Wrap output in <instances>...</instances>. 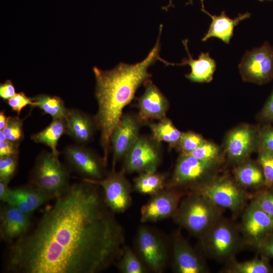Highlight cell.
<instances>
[{
    "mask_svg": "<svg viewBox=\"0 0 273 273\" xmlns=\"http://www.w3.org/2000/svg\"><path fill=\"white\" fill-rule=\"evenodd\" d=\"M101 188L83 178L70 185L35 225L10 244V273H98L116 264L125 246L123 228Z\"/></svg>",
    "mask_w": 273,
    "mask_h": 273,
    "instance_id": "cell-1",
    "label": "cell"
},
{
    "mask_svg": "<svg viewBox=\"0 0 273 273\" xmlns=\"http://www.w3.org/2000/svg\"><path fill=\"white\" fill-rule=\"evenodd\" d=\"M162 28L160 25L154 47L142 61L134 64L120 63L109 70L93 68L98 105L94 119L100 131L103 159L106 164L112 135L120 122L122 110L133 99L138 88L151 76L148 68L159 57Z\"/></svg>",
    "mask_w": 273,
    "mask_h": 273,
    "instance_id": "cell-2",
    "label": "cell"
},
{
    "mask_svg": "<svg viewBox=\"0 0 273 273\" xmlns=\"http://www.w3.org/2000/svg\"><path fill=\"white\" fill-rule=\"evenodd\" d=\"M222 210L203 195L187 192L173 218L181 228L200 238L222 217Z\"/></svg>",
    "mask_w": 273,
    "mask_h": 273,
    "instance_id": "cell-3",
    "label": "cell"
},
{
    "mask_svg": "<svg viewBox=\"0 0 273 273\" xmlns=\"http://www.w3.org/2000/svg\"><path fill=\"white\" fill-rule=\"evenodd\" d=\"M199 239L204 256L224 263L235 258L245 244L239 226L222 216Z\"/></svg>",
    "mask_w": 273,
    "mask_h": 273,
    "instance_id": "cell-4",
    "label": "cell"
},
{
    "mask_svg": "<svg viewBox=\"0 0 273 273\" xmlns=\"http://www.w3.org/2000/svg\"><path fill=\"white\" fill-rule=\"evenodd\" d=\"M58 156L52 152H41L31 170L28 182L51 199L61 195L70 186L69 170Z\"/></svg>",
    "mask_w": 273,
    "mask_h": 273,
    "instance_id": "cell-5",
    "label": "cell"
},
{
    "mask_svg": "<svg viewBox=\"0 0 273 273\" xmlns=\"http://www.w3.org/2000/svg\"><path fill=\"white\" fill-rule=\"evenodd\" d=\"M222 160L206 161L180 155L166 187L190 192L217 176Z\"/></svg>",
    "mask_w": 273,
    "mask_h": 273,
    "instance_id": "cell-6",
    "label": "cell"
},
{
    "mask_svg": "<svg viewBox=\"0 0 273 273\" xmlns=\"http://www.w3.org/2000/svg\"><path fill=\"white\" fill-rule=\"evenodd\" d=\"M190 192L203 195L216 206L229 210L235 216L242 213L249 198L245 189L228 176H217Z\"/></svg>",
    "mask_w": 273,
    "mask_h": 273,
    "instance_id": "cell-7",
    "label": "cell"
},
{
    "mask_svg": "<svg viewBox=\"0 0 273 273\" xmlns=\"http://www.w3.org/2000/svg\"><path fill=\"white\" fill-rule=\"evenodd\" d=\"M239 69L245 81L257 84L268 83L273 78V47L265 42L261 47L247 51Z\"/></svg>",
    "mask_w": 273,
    "mask_h": 273,
    "instance_id": "cell-8",
    "label": "cell"
},
{
    "mask_svg": "<svg viewBox=\"0 0 273 273\" xmlns=\"http://www.w3.org/2000/svg\"><path fill=\"white\" fill-rule=\"evenodd\" d=\"M124 173L112 170L100 180L85 178L101 188L106 204L115 214L123 213L132 204L131 187Z\"/></svg>",
    "mask_w": 273,
    "mask_h": 273,
    "instance_id": "cell-9",
    "label": "cell"
},
{
    "mask_svg": "<svg viewBox=\"0 0 273 273\" xmlns=\"http://www.w3.org/2000/svg\"><path fill=\"white\" fill-rule=\"evenodd\" d=\"M186 193L181 190L166 187L151 196L141 209V222H154L173 218Z\"/></svg>",
    "mask_w": 273,
    "mask_h": 273,
    "instance_id": "cell-10",
    "label": "cell"
},
{
    "mask_svg": "<svg viewBox=\"0 0 273 273\" xmlns=\"http://www.w3.org/2000/svg\"><path fill=\"white\" fill-rule=\"evenodd\" d=\"M259 128L241 124L232 129L224 142V151L229 160L237 165L248 159L258 150Z\"/></svg>",
    "mask_w": 273,
    "mask_h": 273,
    "instance_id": "cell-11",
    "label": "cell"
},
{
    "mask_svg": "<svg viewBox=\"0 0 273 273\" xmlns=\"http://www.w3.org/2000/svg\"><path fill=\"white\" fill-rule=\"evenodd\" d=\"M239 229L245 244L253 247L273 232V218L251 200L242 212Z\"/></svg>",
    "mask_w": 273,
    "mask_h": 273,
    "instance_id": "cell-12",
    "label": "cell"
},
{
    "mask_svg": "<svg viewBox=\"0 0 273 273\" xmlns=\"http://www.w3.org/2000/svg\"><path fill=\"white\" fill-rule=\"evenodd\" d=\"M136 246L142 261L154 272H162L168 259L165 245L156 234L148 227H139L136 238Z\"/></svg>",
    "mask_w": 273,
    "mask_h": 273,
    "instance_id": "cell-13",
    "label": "cell"
},
{
    "mask_svg": "<svg viewBox=\"0 0 273 273\" xmlns=\"http://www.w3.org/2000/svg\"><path fill=\"white\" fill-rule=\"evenodd\" d=\"M64 155L70 167L84 178L100 180L104 177L106 163L90 150L81 146H69Z\"/></svg>",
    "mask_w": 273,
    "mask_h": 273,
    "instance_id": "cell-14",
    "label": "cell"
},
{
    "mask_svg": "<svg viewBox=\"0 0 273 273\" xmlns=\"http://www.w3.org/2000/svg\"><path fill=\"white\" fill-rule=\"evenodd\" d=\"M156 145L145 137H140L125 157L124 172L156 171L160 162Z\"/></svg>",
    "mask_w": 273,
    "mask_h": 273,
    "instance_id": "cell-15",
    "label": "cell"
},
{
    "mask_svg": "<svg viewBox=\"0 0 273 273\" xmlns=\"http://www.w3.org/2000/svg\"><path fill=\"white\" fill-rule=\"evenodd\" d=\"M172 267L176 273H207L209 272L203 256L198 253L179 234L172 239Z\"/></svg>",
    "mask_w": 273,
    "mask_h": 273,
    "instance_id": "cell-16",
    "label": "cell"
},
{
    "mask_svg": "<svg viewBox=\"0 0 273 273\" xmlns=\"http://www.w3.org/2000/svg\"><path fill=\"white\" fill-rule=\"evenodd\" d=\"M142 122L138 117L129 114L122 115L111 140L113 151V170L117 161L125 157L139 139Z\"/></svg>",
    "mask_w": 273,
    "mask_h": 273,
    "instance_id": "cell-17",
    "label": "cell"
},
{
    "mask_svg": "<svg viewBox=\"0 0 273 273\" xmlns=\"http://www.w3.org/2000/svg\"><path fill=\"white\" fill-rule=\"evenodd\" d=\"M31 216L3 203L0 209V237L9 244L23 236L30 228Z\"/></svg>",
    "mask_w": 273,
    "mask_h": 273,
    "instance_id": "cell-18",
    "label": "cell"
},
{
    "mask_svg": "<svg viewBox=\"0 0 273 273\" xmlns=\"http://www.w3.org/2000/svg\"><path fill=\"white\" fill-rule=\"evenodd\" d=\"M144 84L145 92L138 99V117L142 122L150 120H161L165 117L168 102L153 82L147 79Z\"/></svg>",
    "mask_w": 273,
    "mask_h": 273,
    "instance_id": "cell-19",
    "label": "cell"
},
{
    "mask_svg": "<svg viewBox=\"0 0 273 273\" xmlns=\"http://www.w3.org/2000/svg\"><path fill=\"white\" fill-rule=\"evenodd\" d=\"M50 200L51 199L47 195L28 183L10 188L6 204L31 216L36 210Z\"/></svg>",
    "mask_w": 273,
    "mask_h": 273,
    "instance_id": "cell-20",
    "label": "cell"
},
{
    "mask_svg": "<svg viewBox=\"0 0 273 273\" xmlns=\"http://www.w3.org/2000/svg\"><path fill=\"white\" fill-rule=\"evenodd\" d=\"M183 43L188 55V58H184L180 63L168 62L160 57L158 60L161 61L166 65L183 66L189 65L191 67V72L186 77L194 82L204 83L211 81L216 69V63L208 52L201 53L198 59H193L188 48V39L183 40Z\"/></svg>",
    "mask_w": 273,
    "mask_h": 273,
    "instance_id": "cell-21",
    "label": "cell"
},
{
    "mask_svg": "<svg viewBox=\"0 0 273 273\" xmlns=\"http://www.w3.org/2000/svg\"><path fill=\"white\" fill-rule=\"evenodd\" d=\"M64 118L66 133L78 143H86L91 140L97 128L94 119L76 109H67Z\"/></svg>",
    "mask_w": 273,
    "mask_h": 273,
    "instance_id": "cell-22",
    "label": "cell"
},
{
    "mask_svg": "<svg viewBox=\"0 0 273 273\" xmlns=\"http://www.w3.org/2000/svg\"><path fill=\"white\" fill-rule=\"evenodd\" d=\"M201 11L209 15L212 19L207 32L202 39L203 41L211 37H216L225 43H229L235 26L251 16V14L247 12L239 14L236 18L231 19L226 15L224 11H222L220 15L216 16L211 15L203 8L201 9Z\"/></svg>",
    "mask_w": 273,
    "mask_h": 273,
    "instance_id": "cell-23",
    "label": "cell"
},
{
    "mask_svg": "<svg viewBox=\"0 0 273 273\" xmlns=\"http://www.w3.org/2000/svg\"><path fill=\"white\" fill-rule=\"evenodd\" d=\"M235 180L245 189H260L265 186L262 169L258 162L249 159L236 165L233 170Z\"/></svg>",
    "mask_w": 273,
    "mask_h": 273,
    "instance_id": "cell-24",
    "label": "cell"
},
{
    "mask_svg": "<svg viewBox=\"0 0 273 273\" xmlns=\"http://www.w3.org/2000/svg\"><path fill=\"white\" fill-rule=\"evenodd\" d=\"M220 270L221 273H272L273 267L268 258L260 255L252 259L238 261L234 258Z\"/></svg>",
    "mask_w": 273,
    "mask_h": 273,
    "instance_id": "cell-25",
    "label": "cell"
},
{
    "mask_svg": "<svg viewBox=\"0 0 273 273\" xmlns=\"http://www.w3.org/2000/svg\"><path fill=\"white\" fill-rule=\"evenodd\" d=\"M66 131L65 118L54 119L52 122L41 131L33 134L31 139L35 143H41L51 149V152L58 155L57 149L58 142Z\"/></svg>",
    "mask_w": 273,
    "mask_h": 273,
    "instance_id": "cell-26",
    "label": "cell"
},
{
    "mask_svg": "<svg viewBox=\"0 0 273 273\" xmlns=\"http://www.w3.org/2000/svg\"><path fill=\"white\" fill-rule=\"evenodd\" d=\"M167 182L163 173L143 172L134 179V189L140 194L152 196L166 188Z\"/></svg>",
    "mask_w": 273,
    "mask_h": 273,
    "instance_id": "cell-27",
    "label": "cell"
},
{
    "mask_svg": "<svg viewBox=\"0 0 273 273\" xmlns=\"http://www.w3.org/2000/svg\"><path fill=\"white\" fill-rule=\"evenodd\" d=\"M153 139L156 142H165L172 147L177 146L182 134L172 122L164 117L157 123H149Z\"/></svg>",
    "mask_w": 273,
    "mask_h": 273,
    "instance_id": "cell-28",
    "label": "cell"
},
{
    "mask_svg": "<svg viewBox=\"0 0 273 273\" xmlns=\"http://www.w3.org/2000/svg\"><path fill=\"white\" fill-rule=\"evenodd\" d=\"M32 100V106L38 107L53 119L65 118L68 109L59 97L42 94L33 98Z\"/></svg>",
    "mask_w": 273,
    "mask_h": 273,
    "instance_id": "cell-29",
    "label": "cell"
},
{
    "mask_svg": "<svg viewBox=\"0 0 273 273\" xmlns=\"http://www.w3.org/2000/svg\"><path fill=\"white\" fill-rule=\"evenodd\" d=\"M116 264L119 271L122 273H144L146 271L143 261L126 245Z\"/></svg>",
    "mask_w": 273,
    "mask_h": 273,
    "instance_id": "cell-30",
    "label": "cell"
},
{
    "mask_svg": "<svg viewBox=\"0 0 273 273\" xmlns=\"http://www.w3.org/2000/svg\"><path fill=\"white\" fill-rule=\"evenodd\" d=\"M186 155L202 160H222L219 148L215 144L207 141L195 150Z\"/></svg>",
    "mask_w": 273,
    "mask_h": 273,
    "instance_id": "cell-31",
    "label": "cell"
},
{
    "mask_svg": "<svg viewBox=\"0 0 273 273\" xmlns=\"http://www.w3.org/2000/svg\"><path fill=\"white\" fill-rule=\"evenodd\" d=\"M3 131L7 140L19 145L24 138L22 120L18 116H10Z\"/></svg>",
    "mask_w": 273,
    "mask_h": 273,
    "instance_id": "cell-32",
    "label": "cell"
},
{
    "mask_svg": "<svg viewBox=\"0 0 273 273\" xmlns=\"http://www.w3.org/2000/svg\"><path fill=\"white\" fill-rule=\"evenodd\" d=\"M206 140L200 134L193 132H183L178 143L181 154L190 153L200 147Z\"/></svg>",
    "mask_w": 273,
    "mask_h": 273,
    "instance_id": "cell-33",
    "label": "cell"
},
{
    "mask_svg": "<svg viewBox=\"0 0 273 273\" xmlns=\"http://www.w3.org/2000/svg\"><path fill=\"white\" fill-rule=\"evenodd\" d=\"M273 218V187H262L254 195L252 200Z\"/></svg>",
    "mask_w": 273,
    "mask_h": 273,
    "instance_id": "cell-34",
    "label": "cell"
},
{
    "mask_svg": "<svg viewBox=\"0 0 273 273\" xmlns=\"http://www.w3.org/2000/svg\"><path fill=\"white\" fill-rule=\"evenodd\" d=\"M258 162L260 165L265 178V187H273V153L258 150Z\"/></svg>",
    "mask_w": 273,
    "mask_h": 273,
    "instance_id": "cell-35",
    "label": "cell"
},
{
    "mask_svg": "<svg viewBox=\"0 0 273 273\" xmlns=\"http://www.w3.org/2000/svg\"><path fill=\"white\" fill-rule=\"evenodd\" d=\"M18 165V156L0 158V181L6 184L14 176Z\"/></svg>",
    "mask_w": 273,
    "mask_h": 273,
    "instance_id": "cell-36",
    "label": "cell"
},
{
    "mask_svg": "<svg viewBox=\"0 0 273 273\" xmlns=\"http://www.w3.org/2000/svg\"><path fill=\"white\" fill-rule=\"evenodd\" d=\"M258 150L273 153V126L270 125L259 128Z\"/></svg>",
    "mask_w": 273,
    "mask_h": 273,
    "instance_id": "cell-37",
    "label": "cell"
},
{
    "mask_svg": "<svg viewBox=\"0 0 273 273\" xmlns=\"http://www.w3.org/2000/svg\"><path fill=\"white\" fill-rule=\"evenodd\" d=\"M8 104L12 110L17 112L18 116L21 110L27 105H33L32 98L28 97L23 92L16 94L8 100Z\"/></svg>",
    "mask_w": 273,
    "mask_h": 273,
    "instance_id": "cell-38",
    "label": "cell"
},
{
    "mask_svg": "<svg viewBox=\"0 0 273 273\" xmlns=\"http://www.w3.org/2000/svg\"><path fill=\"white\" fill-rule=\"evenodd\" d=\"M253 248L261 256L273 258V232L269 234Z\"/></svg>",
    "mask_w": 273,
    "mask_h": 273,
    "instance_id": "cell-39",
    "label": "cell"
},
{
    "mask_svg": "<svg viewBox=\"0 0 273 273\" xmlns=\"http://www.w3.org/2000/svg\"><path fill=\"white\" fill-rule=\"evenodd\" d=\"M263 122H273V90L258 115Z\"/></svg>",
    "mask_w": 273,
    "mask_h": 273,
    "instance_id": "cell-40",
    "label": "cell"
},
{
    "mask_svg": "<svg viewBox=\"0 0 273 273\" xmlns=\"http://www.w3.org/2000/svg\"><path fill=\"white\" fill-rule=\"evenodd\" d=\"M18 145L6 140L0 142V158L18 156Z\"/></svg>",
    "mask_w": 273,
    "mask_h": 273,
    "instance_id": "cell-41",
    "label": "cell"
},
{
    "mask_svg": "<svg viewBox=\"0 0 273 273\" xmlns=\"http://www.w3.org/2000/svg\"><path fill=\"white\" fill-rule=\"evenodd\" d=\"M15 88L11 81L8 80L0 85V97L8 100L16 94Z\"/></svg>",
    "mask_w": 273,
    "mask_h": 273,
    "instance_id": "cell-42",
    "label": "cell"
},
{
    "mask_svg": "<svg viewBox=\"0 0 273 273\" xmlns=\"http://www.w3.org/2000/svg\"><path fill=\"white\" fill-rule=\"evenodd\" d=\"M10 189L8 185L0 181V200L3 203H6Z\"/></svg>",
    "mask_w": 273,
    "mask_h": 273,
    "instance_id": "cell-43",
    "label": "cell"
},
{
    "mask_svg": "<svg viewBox=\"0 0 273 273\" xmlns=\"http://www.w3.org/2000/svg\"><path fill=\"white\" fill-rule=\"evenodd\" d=\"M10 116H7L3 111L0 112V130H3L6 126Z\"/></svg>",
    "mask_w": 273,
    "mask_h": 273,
    "instance_id": "cell-44",
    "label": "cell"
},
{
    "mask_svg": "<svg viewBox=\"0 0 273 273\" xmlns=\"http://www.w3.org/2000/svg\"><path fill=\"white\" fill-rule=\"evenodd\" d=\"M6 140V138L5 135V133L3 130H0V142H3Z\"/></svg>",
    "mask_w": 273,
    "mask_h": 273,
    "instance_id": "cell-45",
    "label": "cell"
},
{
    "mask_svg": "<svg viewBox=\"0 0 273 273\" xmlns=\"http://www.w3.org/2000/svg\"><path fill=\"white\" fill-rule=\"evenodd\" d=\"M193 0H189V2L186 4V5H188V4H192V2H193ZM201 2V4H202V8L204 9V0H200Z\"/></svg>",
    "mask_w": 273,
    "mask_h": 273,
    "instance_id": "cell-46",
    "label": "cell"
},
{
    "mask_svg": "<svg viewBox=\"0 0 273 273\" xmlns=\"http://www.w3.org/2000/svg\"><path fill=\"white\" fill-rule=\"evenodd\" d=\"M172 5V0H170L169 4L166 8H165V9L167 10L169 7L171 6Z\"/></svg>",
    "mask_w": 273,
    "mask_h": 273,
    "instance_id": "cell-47",
    "label": "cell"
},
{
    "mask_svg": "<svg viewBox=\"0 0 273 273\" xmlns=\"http://www.w3.org/2000/svg\"><path fill=\"white\" fill-rule=\"evenodd\" d=\"M260 2H263L264 1H272V0H258Z\"/></svg>",
    "mask_w": 273,
    "mask_h": 273,
    "instance_id": "cell-48",
    "label": "cell"
}]
</instances>
